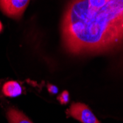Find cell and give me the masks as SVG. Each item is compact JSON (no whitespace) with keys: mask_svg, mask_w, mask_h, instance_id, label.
Wrapping results in <instances>:
<instances>
[{"mask_svg":"<svg viewBox=\"0 0 123 123\" xmlns=\"http://www.w3.org/2000/svg\"><path fill=\"white\" fill-rule=\"evenodd\" d=\"M2 22L0 21V32H1V31L2 30Z\"/></svg>","mask_w":123,"mask_h":123,"instance_id":"obj_8","label":"cell"},{"mask_svg":"<svg viewBox=\"0 0 123 123\" xmlns=\"http://www.w3.org/2000/svg\"><path fill=\"white\" fill-rule=\"evenodd\" d=\"M7 117L9 123H32L23 113L13 108L7 111Z\"/></svg>","mask_w":123,"mask_h":123,"instance_id":"obj_5","label":"cell"},{"mask_svg":"<svg viewBox=\"0 0 123 123\" xmlns=\"http://www.w3.org/2000/svg\"><path fill=\"white\" fill-rule=\"evenodd\" d=\"M58 100L62 104H66L69 100V95L68 92L64 91L58 97Z\"/></svg>","mask_w":123,"mask_h":123,"instance_id":"obj_6","label":"cell"},{"mask_svg":"<svg viewBox=\"0 0 123 123\" xmlns=\"http://www.w3.org/2000/svg\"><path fill=\"white\" fill-rule=\"evenodd\" d=\"M48 90L51 94H55L58 92V88L55 86H53V85H49L48 86Z\"/></svg>","mask_w":123,"mask_h":123,"instance_id":"obj_7","label":"cell"},{"mask_svg":"<svg viewBox=\"0 0 123 123\" xmlns=\"http://www.w3.org/2000/svg\"><path fill=\"white\" fill-rule=\"evenodd\" d=\"M30 0H0V10L10 18L19 19Z\"/></svg>","mask_w":123,"mask_h":123,"instance_id":"obj_2","label":"cell"},{"mask_svg":"<svg viewBox=\"0 0 123 123\" xmlns=\"http://www.w3.org/2000/svg\"><path fill=\"white\" fill-rule=\"evenodd\" d=\"M67 114L82 123H100L91 109L83 103H73Z\"/></svg>","mask_w":123,"mask_h":123,"instance_id":"obj_3","label":"cell"},{"mask_svg":"<svg viewBox=\"0 0 123 123\" xmlns=\"http://www.w3.org/2000/svg\"><path fill=\"white\" fill-rule=\"evenodd\" d=\"M3 94L9 97H16L21 94L22 88L20 84L13 80L6 82L2 87Z\"/></svg>","mask_w":123,"mask_h":123,"instance_id":"obj_4","label":"cell"},{"mask_svg":"<svg viewBox=\"0 0 123 123\" xmlns=\"http://www.w3.org/2000/svg\"><path fill=\"white\" fill-rule=\"evenodd\" d=\"M64 50L74 56L112 52L123 48V0H108L96 11L84 0H69L61 23Z\"/></svg>","mask_w":123,"mask_h":123,"instance_id":"obj_1","label":"cell"}]
</instances>
